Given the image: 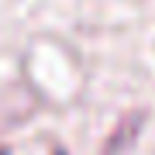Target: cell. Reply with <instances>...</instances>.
I'll return each instance as SVG.
<instances>
[{"label": "cell", "instance_id": "2", "mask_svg": "<svg viewBox=\"0 0 155 155\" xmlns=\"http://www.w3.org/2000/svg\"><path fill=\"white\" fill-rule=\"evenodd\" d=\"M59 155H62V152H59Z\"/></svg>", "mask_w": 155, "mask_h": 155}, {"label": "cell", "instance_id": "1", "mask_svg": "<svg viewBox=\"0 0 155 155\" xmlns=\"http://www.w3.org/2000/svg\"><path fill=\"white\" fill-rule=\"evenodd\" d=\"M0 155H4V152H0Z\"/></svg>", "mask_w": 155, "mask_h": 155}]
</instances>
